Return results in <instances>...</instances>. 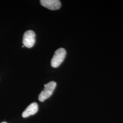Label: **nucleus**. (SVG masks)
<instances>
[{
    "mask_svg": "<svg viewBox=\"0 0 123 123\" xmlns=\"http://www.w3.org/2000/svg\"><path fill=\"white\" fill-rule=\"evenodd\" d=\"M38 110V106L37 103H32L26 108L22 113L23 118H27L30 116L35 114Z\"/></svg>",
    "mask_w": 123,
    "mask_h": 123,
    "instance_id": "nucleus-5",
    "label": "nucleus"
},
{
    "mask_svg": "<svg viewBox=\"0 0 123 123\" xmlns=\"http://www.w3.org/2000/svg\"><path fill=\"white\" fill-rule=\"evenodd\" d=\"M7 123L6 122H2V123Z\"/></svg>",
    "mask_w": 123,
    "mask_h": 123,
    "instance_id": "nucleus-6",
    "label": "nucleus"
},
{
    "mask_svg": "<svg viewBox=\"0 0 123 123\" xmlns=\"http://www.w3.org/2000/svg\"><path fill=\"white\" fill-rule=\"evenodd\" d=\"M66 55L65 49L60 48L57 49L51 60V64L53 68H57L61 65L65 59Z\"/></svg>",
    "mask_w": 123,
    "mask_h": 123,
    "instance_id": "nucleus-2",
    "label": "nucleus"
},
{
    "mask_svg": "<svg viewBox=\"0 0 123 123\" xmlns=\"http://www.w3.org/2000/svg\"><path fill=\"white\" fill-rule=\"evenodd\" d=\"M41 5L51 10H56L61 7V3L58 0H41Z\"/></svg>",
    "mask_w": 123,
    "mask_h": 123,
    "instance_id": "nucleus-4",
    "label": "nucleus"
},
{
    "mask_svg": "<svg viewBox=\"0 0 123 123\" xmlns=\"http://www.w3.org/2000/svg\"><path fill=\"white\" fill-rule=\"evenodd\" d=\"M57 84L54 81H51L46 84H44L43 90L40 93L38 99L41 102H43L50 97L56 88Z\"/></svg>",
    "mask_w": 123,
    "mask_h": 123,
    "instance_id": "nucleus-1",
    "label": "nucleus"
},
{
    "mask_svg": "<svg viewBox=\"0 0 123 123\" xmlns=\"http://www.w3.org/2000/svg\"><path fill=\"white\" fill-rule=\"evenodd\" d=\"M22 48H23V47H24V45H23V46H22Z\"/></svg>",
    "mask_w": 123,
    "mask_h": 123,
    "instance_id": "nucleus-7",
    "label": "nucleus"
},
{
    "mask_svg": "<svg viewBox=\"0 0 123 123\" xmlns=\"http://www.w3.org/2000/svg\"><path fill=\"white\" fill-rule=\"evenodd\" d=\"M35 33L33 31H26L23 35L22 40V43L24 47L28 48H32L35 43Z\"/></svg>",
    "mask_w": 123,
    "mask_h": 123,
    "instance_id": "nucleus-3",
    "label": "nucleus"
}]
</instances>
